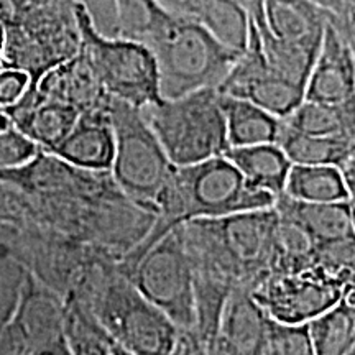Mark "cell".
<instances>
[{"label":"cell","instance_id":"21","mask_svg":"<svg viewBox=\"0 0 355 355\" xmlns=\"http://www.w3.org/2000/svg\"><path fill=\"white\" fill-rule=\"evenodd\" d=\"M266 321L268 316L252 296V291L237 286L225 301L217 337L241 354L252 355Z\"/></svg>","mask_w":355,"mask_h":355},{"label":"cell","instance_id":"29","mask_svg":"<svg viewBox=\"0 0 355 355\" xmlns=\"http://www.w3.org/2000/svg\"><path fill=\"white\" fill-rule=\"evenodd\" d=\"M114 38L145 44L166 10L158 0H112Z\"/></svg>","mask_w":355,"mask_h":355},{"label":"cell","instance_id":"12","mask_svg":"<svg viewBox=\"0 0 355 355\" xmlns=\"http://www.w3.org/2000/svg\"><path fill=\"white\" fill-rule=\"evenodd\" d=\"M0 355H73L63 300L32 275L10 318L0 326Z\"/></svg>","mask_w":355,"mask_h":355},{"label":"cell","instance_id":"28","mask_svg":"<svg viewBox=\"0 0 355 355\" xmlns=\"http://www.w3.org/2000/svg\"><path fill=\"white\" fill-rule=\"evenodd\" d=\"M291 130L316 137H355V104L326 105L303 101L282 119Z\"/></svg>","mask_w":355,"mask_h":355},{"label":"cell","instance_id":"9","mask_svg":"<svg viewBox=\"0 0 355 355\" xmlns=\"http://www.w3.org/2000/svg\"><path fill=\"white\" fill-rule=\"evenodd\" d=\"M81 35V50L104 91L115 101L137 109L162 102L158 69L152 51L145 44L123 38H109L97 32L86 7L74 3Z\"/></svg>","mask_w":355,"mask_h":355},{"label":"cell","instance_id":"16","mask_svg":"<svg viewBox=\"0 0 355 355\" xmlns=\"http://www.w3.org/2000/svg\"><path fill=\"white\" fill-rule=\"evenodd\" d=\"M32 89H37L43 97L76 109L79 115L107 114L112 102L81 48L64 63L46 71Z\"/></svg>","mask_w":355,"mask_h":355},{"label":"cell","instance_id":"32","mask_svg":"<svg viewBox=\"0 0 355 355\" xmlns=\"http://www.w3.org/2000/svg\"><path fill=\"white\" fill-rule=\"evenodd\" d=\"M38 146L32 140L8 125L0 130V170H10L25 165L38 152Z\"/></svg>","mask_w":355,"mask_h":355},{"label":"cell","instance_id":"7","mask_svg":"<svg viewBox=\"0 0 355 355\" xmlns=\"http://www.w3.org/2000/svg\"><path fill=\"white\" fill-rule=\"evenodd\" d=\"M140 110L173 166L222 157L229 148L217 89H199Z\"/></svg>","mask_w":355,"mask_h":355},{"label":"cell","instance_id":"22","mask_svg":"<svg viewBox=\"0 0 355 355\" xmlns=\"http://www.w3.org/2000/svg\"><path fill=\"white\" fill-rule=\"evenodd\" d=\"M242 173L247 183L257 189L278 198L285 188L291 163L278 145L263 144L252 146H232L222 155Z\"/></svg>","mask_w":355,"mask_h":355},{"label":"cell","instance_id":"14","mask_svg":"<svg viewBox=\"0 0 355 355\" xmlns=\"http://www.w3.org/2000/svg\"><path fill=\"white\" fill-rule=\"evenodd\" d=\"M216 225L241 275V286L252 291L272 270L278 229L277 209L272 206L219 217Z\"/></svg>","mask_w":355,"mask_h":355},{"label":"cell","instance_id":"39","mask_svg":"<svg viewBox=\"0 0 355 355\" xmlns=\"http://www.w3.org/2000/svg\"><path fill=\"white\" fill-rule=\"evenodd\" d=\"M3 43H6V28H3V25L0 24V56H2V51H3Z\"/></svg>","mask_w":355,"mask_h":355},{"label":"cell","instance_id":"2","mask_svg":"<svg viewBox=\"0 0 355 355\" xmlns=\"http://www.w3.org/2000/svg\"><path fill=\"white\" fill-rule=\"evenodd\" d=\"M63 303L81 311L114 347L130 355H176L193 339L137 290L117 259L105 254L84 266Z\"/></svg>","mask_w":355,"mask_h":355},{"label":"cell","instance_id":"11","mask_svg":"<svg viewBox=\"0 0 355 355\" xmlns=\"http://www.w3.org/2000/svg\"><path fill=\"white\" fill-rule=\"evenodd\" d=\"M352 290L354 278L313 265L296 272L268 273L252 290V296L268 318L304 326Z\"/></svg>","mask_w":355,"mask_h":355},{"label":"cell","instance_id":"19","mask_svg":"<svg viewBox=\"0 0 355 355\" xmlns=\"http://www.w3.org/2000/svg\"><path fill=\"white\" fill-rule=\"evenodd\" d=\"M273 207L282 219L298 225L318 243L354 239V199L339 202H303L279 194Z\"/></svg>","mask_w":355,"mask_h":355},{"label":"cell","instance_id":"35","mask_svg":"<svg viewBox=\"0 0 355 355\" xmlns=\"http://www.w3.org/2000/svg\"><path fill=\"white\" fill-rule=\"evenodd\" d=\"M206 355H243V354L232 349L227 343H224L220 337L216 336V339L206 347Z\"/></svg>","mask_w":355,"mask_h":355},{"label":"cell","instance_id":"10","mask_svg":"<svg viewBox=\"0 0 355 355\" xmlns=\"http://www.w3.org/2000/svg\"><path fill=\"white\" fill-rule=\"evenodd\" d=\"M121 270L178 329L196 337L193 277L180 225L163 235L132 265L121 266Z\"/></svg>","mask_w":355,"mask_h":355},{"label":"cell","instance_id":"37","mask_svg":"<svg viewBox=\"0 0 355 355\" xmlns=\"http://www.w3.org/2000/svg\"><path fill=\"white\" fill-rule=\"evenodd\" d=\"M311 2L318 3V6H321L324 8H327V10H331L332 13H334V6H332L331 0H311Z\"/></svg>","mask_w":355,"mask_h":355},{"label":"cell","instance_id":"13","mask_svg":"<svg viewBox=\"0 0 355 355\" xmlns=\"http://www.w3.org/2000/svg\"><path fill=\"white\" fill-rule=\"evenodd\" d=\"M217 91L250 102L275 117L285 119L304 101L306 87L279 76L266 66L259 40L248 24L245 50L237 58Z\"/></svg>","mask_w":355,"mask_h":355},{"label":"cell","instance_id":"24","mask_svg":"<svg viewBox=\"0 0 355 355\" xmlns=\"http://www.w3.org/2000/svg\"><path fill=\"white\" fill-rule=\"evenodd\" d=\"M220 104L225 117L229 148L277 144L282 130V119L275 117L250 102L230 96L220 94Z\"/></svg>","mask_w":355,"mask_h":355},{"label":"cell","instance_id":"33","mask_svg":"<svg viewBox=\"0 0 355 355\" xmlns=\"http://www.w3.org/2000/svg\"><path fill=\"white\" fill-rule=\"evenodd\" d=\"M30 86L28 74L24 71L2 68L0 69V107L15 104Z\"/></svg>","mask_w":355,"mask_h":355},{"label":"cell","instance_id":"34","mask_svg":"<svg viewBox=\"0 0 355 355\" xmlns=\"http://www.w3.org/2000/svg\"><path fill=\"white\" fill-rule=\"evenodd\" d=\"M334 15L349 38L355 40V0H331Z\"/></svg>","mask_w":355,"mask_h":355},{"label":"cell","instance_id":"41","mask_svg":"<svg viewBox=\"0 0 355 355\" xmlns=\"http://www.w3.org/2000/svg\"><path fill=\"white\" fill-rule=\"evenodd\" d=\"M350 355H354V354H350Z\"/></svg>","mask_w":355,"mask_h":355},{"label":"cell","instance_id":"18","mask_svg":"<svg viewBox=\"0 0 355 355\" xmlns=\"http://www.w3.org/2000/svg\"><path fill=\"white\" fill-rule=\"evenodd\" d=\"M168 13L199 25L227 50L241 56L247 46L245 0H158Z\"/></svg>","mask_w":355,"mask_h":355},{"label":"cell","instance_id":"27","mask_svg":"<svg viewBox=\"0 0 355 355\" xmlns=\"http://www.w3.org/2000/svg\"><path fill=\"white\" fill-rule=\"evenodd\" d=\"M21 237L19 229L0 220V326L10 318L30 277Z\"/></svg>","mask_w":355,"mask_h":355},{"label":"cell","instance_id":"36","mask_svg":"<svg viewBox=\"0 0 355 355\" xmlns=\"http://www.w3.org/2000/svg\"><path fill=\"white\" fill-rule=\"evenodd\" d=\"M110 345H112V344H110ZM112 354L114 355H130V354L123 352V350H121V349L114 347V345H112ZM176 355H206V350H204L201 343H199L198 339H194V337H193V339H189L188 345H186V347Z\"/></svg>","mask_w":355,"mask_h":355},{"label":"cell","instance_id":"4","mask_svg":"<svg viewBox=\"0 0 355 355\" xmlns=\"http://www.w3.org/2000/svg\"><path fill=\"white\" fill-rule=\"evenodd\" d=\"M76 0H0L6 43L3 68L24 71L37 84L46 71L64 63L81 48L74 13Z\"/></svg>","mask_w":355,"mask_h":355},{"label":"cell","instance_id":"17","mask_svg":"<svg viewBox=\"0 0 355 355\" xmlns=\"http://www.w3.org/2000/svg\"><path fill=\"white\" fill-rule=\"evenodd\" d=\"M8 122L38 148L51 152L78 122L79 112L69 105L43 97L28 87L15 104L3 107Z\"/></svg>","mask_w":355,"mask_h":355},{"label":"cell","instance_id":"23","mask_svg":"<svg viewBox=\"0 0 355 355\" xmlns=\"http://www.w3.org/2000/svg\"><path fill=\"white\" fill-rule=\"evenodd\" d=\"M291 165H331L340 168L355 158V137H316L288 128L282 121L277 144Z\"/></svg>","mask_w":355,"mask_h":355},{"label":"cell","instance_id":"30","mask_svg":"<svg viewBox=\"0 0 355 355\" xmlns=\"http://www.w3.org/2000/svg\"><path fill=\"white\" fill-rule=\"evenodd\" d=\"M252 355H313L308 327L268 318Z\"/></svg>","mask_w":355,"mask_h":355},{"label":"cell","instance_id":"26","mask_svg":"<svg viewBox=\"0 0 355 355\" xmlns=\"http://www.w3.org/2000/svg\"><path fill=\"white\" fill-rule=\"evenodd\" d=\"M282 194L303 202H339L354 199L343 173L331 165H291Z\"/></svg>","mask_w":355,"mask_h":355},{"label":"cell","instance_id":"15","mask_svg":"<svg viewBox=\"0 0 355 355\" xmlns=\"http://www.w3.org/2000/svg\"><path fill=\"white\" fill-rule=\"evenodd\" d=\"M327 21L321 50L314 61L304 101L326 105L355 104V43Z\"/></svg>","mask_w":355,"mask_h":355},{"label":"cell","instance_id":"25","mask_svg":"<svg viewBox=\"0 0 355 355\" xmlns=\"http://www.w3.org/2000/svg\"><path fill=\"white\" fill-rule=\"evenodd\" d=\"M313 355H350L355 347L354 290L306 324Z\"/></svg>","mask_w":355,"mask_h":355},{"label":"cell","instance_id":"5","mask_svg":"<svg viewBox=\"0 0 355 355\" xmlns=\"http://www.w3.org/2000/svg\"><path fill=\"white\" fill-rule=\"evenodd\" d=\"M266 66L306 87L334 13L311 0H245Z\"/></svg>","mask_w":355,"mask_h":355},{"label":"cell","instance_id":"1","mask_svg":"<svg viewBox=\"0 0 355 355\" xmlns=\"http://www.w3.org/2000/svg\"><path fill=\"white\" fill-rule=\"evenodd\" d=\"M0 220L121 260L148 234L155 214L132 202L109 171L83 170L40 148L25 165L0 170Z\"/></svg>","mask_w":355,"mask_h":355},{"label":"cell","instance_id":"3","mask_svg":"<svg viewBox=\"0 0 355 355\" xmlns=\"http://www.w3.org/2000/svg\"><path fill=\"white\" fill-rule=\"evenodd\" d=\"M277 198L247 183L242 173L225 157L175 166L159 196L153 225L128 254L119 260L132 265L176 225L196 219H219L239 212L272 207Z\"/></svg>","mask_w":355,"mask_h":355},{"label":"cell","instance_id":"8","mask_svg":"<svg viewBox=\"0 0 355 355\" xmlns=\"http://www.w3.org/2000/svg\"><path fill=\"white\" fill-rule=\"evenodd\" d=\"M109 122L114 137L110 176L132 202L155 214L175 166L140 109L112 99Z\"/></svg>","mask_w":355,"mask_h":355},{"label":"cell","instance_id":"6","mask_svg":"<svg viewBox=\"0 0 355 355\" xmlns=\"http://www.w3.org/2000/svg\"><path fill=\"white\" fill-rule=\"evenodd\" d=\"M145 46L157 63L159 96L165 101L199 89H219L239 58L199 25L168 12Z\"/></svg>","mask_w":355,"mask_h":355},{"label":"cell","instance_id":"31","mask_svg":"<svg viewBox=\"0 0 355 355\" xmlns=\"http://www.w3.org/2000/svg\"><path fill=\"white\" fill-rule=\"evenodd\" d=\"M64 304V303H63ZM66 331L73 355H114L109 339L81 311L64 304Z\"/></svg>","mask_w":355,"mask_h":355},{"label":"cell","instance_id":"20","mask_svg":"<svg viewBox=\"0 0 355 355\" xmlns=\"http://www.w3.org/2000/svg\"><path fill=\"white\" fill-rule=\"evenodd\" d=\"M51 153L83 170L109 171L114 155L109 112L79 115L73 130Z\"/></svg>","mask_w":355,"mask_h":355},{"label":"cell","instance_id":"38","mask_svg":"<svg viewBox=\"0 0 355 355\" xmlns=\"http://www.w3.org/2000/svg\"><path fill=\"white\" fill-rule=\"evenodd\" d=\"M8 125H10V122H8L7 115H6V112H3V109L0 107V130H2V128H7Z\"/></svg>","mask_w":355,"mask_h":355},{"label":"cell","instance_id":"40","mask_svg":"<svg viewBox=\"0 0 355 355\" xmlns=\"http://www.w3.org/2000/svg\"><path fill=\"white\" fill-rule=\"evenodd\" d=\"M0 69H2V63H0Z\"/></svg>","mask_w":355,"mask_h":355}]
</instances>
